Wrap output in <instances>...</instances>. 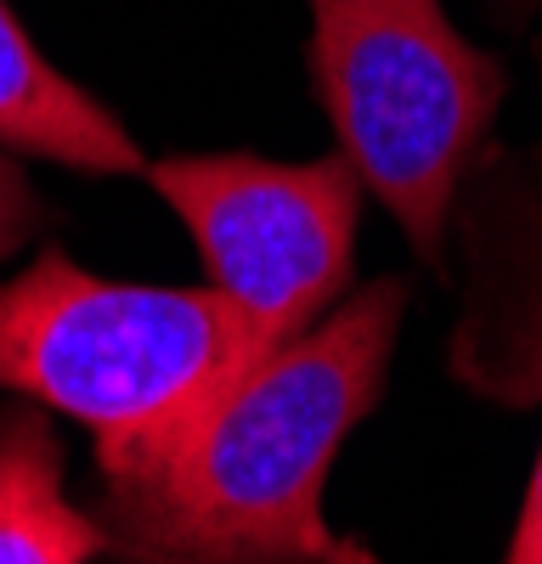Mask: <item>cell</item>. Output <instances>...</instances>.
<instances>
[{"mask_svg":"<svg viewBox=\"0 0 542 564\" xmlns=\"http://www.w3.org/2000/svg\"><path fill=\"white\" fill-rule=\"evenodd\" d=\"M406 311L395 276L260 367L159 463L108 480L97 525L130 564H373L323 520L339 441L373 412Z\"/></svg>","mask_w":542,"mask_h":564,"instance_id":"obj_1","label":"cell"},{"mask_svg":"<svg viewBox=\"0 0 542 564\" xmlns=\"http://www.w3.org/2000/svg\"><path fill=\"white\" fill-rule=\"evenodd\" d=\"M265 356L215 289H148L45 249L0 282V390L34 395L97 435L102 480L181 446Z\"/></svg>","mask_w":542,"mask_h":564,"instance_id":"obj_2","label":"cell"},{"mask_svg":"<svg viewBox=\"0 0 542 564\" xmlns=\"http://www.w3.org/2000/svg\"><path fill=\"white\" fill-rule=\"evenodd\" d=\"M311 74L339 159L441 265L452 198L503 102V63L452 29L441 0H305Z\"/></svg>","mask_w":542,"mask_h":564,"instance_id":"obj_3","label":"cell"},{"mask_svg":"<svg viewBox=\"0 0 542 564\" xmlns=\"http://www.w3.org/2000/svg\"><path fill=\"white\" fill-rule=\"evenodd\" d=\"M209 265V289L238 305L260 356L316 327L350 282L356 170L345 159L271 164L249 153L164 159L148 170Z\"/></svg>","mask_w":542,"mask_h":564,"instance_id":"obj_4","label":"cell"},{"mask_svg":"<svg viewBox=\"0 0 542 564\" xmlns=\"http://www.w3.org/2000/svg\"><path fill=\"white\" fill-rule=\"evenodd\" d=\"M0 148L52 159L79 175H142L148 159L124 124L79 90L63 68L40 57V45L0 0Z\"/></svg>","mask_w":542,"mask_h":564,"instance_id":"obj_5","label":"cell"},{"mask_svg":"<svg viewBox=\"0 0 542 564\" xmlns=\"http://www.w3.org/2000/svg\"><path fill=\"white\" fill-rule=\"evenodd\" d=\"M108 547L63 491V446L29 406L0 412V564H85Z\"/></svg>","mask_w":542,"mask_h":564,"instance_id":"obj_6","label":"cell"},{"mask_svg":"<svg viewBox=\"0 0 542 564\" xmlns=\"http://www.w3.org/2000/svg\"><path fill=\"white\" fill-rule=\"evenodd\" d=\"M458 367L503 401H542V220L525 231L503 305L480 311L475 327L458 339ZM503 564H542V457L531 468V491Z\"/></svg>","mask_w":542,"mask_h":564,"instance_id":"obj_7","label":"cell"},{"mask_svg":"<svg viewBox=\"0 0 542 564\" xmlns=\"http://www.w3.org/2000/svg\"><path fill=\"white\" fill-rule=\"evenodd\" d=\"M34 220H40V209H34V193H29L23 170L0 153V260L18 254V249L29 243Z\"/></svg>","mask_w":542,"mask_h":564,"instance_id":"obj_8","label":"cell"}]
</instances>
